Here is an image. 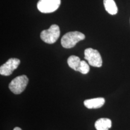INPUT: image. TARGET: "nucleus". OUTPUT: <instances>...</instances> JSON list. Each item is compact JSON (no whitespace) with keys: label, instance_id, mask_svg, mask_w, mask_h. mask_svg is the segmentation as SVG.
I'll list each match as a JSON object with an SVG mask.
<instances>
[{"label":"nucleus","instance_id":"obj_1","mask_svg":"<svg viewBox=\"0 0 130 130\" xmlns=\"http://www.w3.org/2000/svg\"><path fill=\"white\" fill-rule=\"evenodd\" d=\"M85 39V35L79 31L68 32L61 39V44L64 48H72L78 42Z\"/></svg>","mask_w":130,"mask_h":130},{"label":"nucleus","instance_id":"obj_2","mask_svg":"<svg viewBox=\"0 0 130 130\" xmlns=\"http://www.w3.org/2000/svg\"><path fill=\"white\" fill-rule=\"evenodd\" d=\"M60 35V30L58 25L53 24L48 30H43L40 33V38L43 42L49 44L55 43Z\"/></svg>","mask_w":130,"mask_h":130},{"label":"nucleus","instance_id":"obj_3","mask_svg":"<svg viewBox=\"0 0 130 130\" xmlns=\"http://www.w3.org/2000/svg\"><path fill=\"white\" fill-rule=\"evenodd\" d=\"M28 83V78L26 75H21L14 78L9 84V87L14 94L19 95L23 92Z\"/></svg>","mask_w":130,"mask_h":130},{"label":"nucleus","instance_id":"obj_4","mask_svg":"<svg viewBox=\"0 0 130 130\" xmlns=\"http://www.w3.org/2000/svg\"><path fill=\"white\" fill-rule=\"evenodd\" d=\"M61 4V0H39L37 7L40 12L43 13H53L58 9Z\"/></svg>","mask_w":130,"mask_h":130},{"label":"nucleus","instance_id":"obj_5","mask_svg":"<svg viewBox=\"0 0 130 130\" xmlns=\"http://www.w3.org/2000/svg\"><path fill=\"white\" fill-rule=\"evenodd\" d=\"M84 58L88 61L90 66L97 68L101 67L102 60L98 50L90 48L86 49L84 51Z\"/></svg>","mask_w":130,"mask_h":130},{"label":"nucleus","instance_id":"obj_6","mask_svg":"<svg viewBox=\"0 0 130 130\" xmlns=\"http://www.w3.org/2000/svg\"><path fill=\"white\" fill-rule=\"evenodd\" d=\"M21 61L18 58H11L0 67V74L4 76H9L20 64Z\"/></svg>","mask_w":130,"mask_h":130},{"label":"nucleus","instance_id":"obj_7","mask_svg":"<svg viewBox=\"0 0 130 130\" xmlns=\"http://www.w3.org/2000/svg\"><path fill=\"white\" fill-rule=\"evenodd\" d=\"M105 104V99L104 98H96L86 100L84 101V104L86 107L89 109H96L101 108Z\"/></svg>","mask_w":130,"mask_h":130},{"label":"nucleus","instance_id":"obj_8","mask_svg":"<svg viewBox=\"0 0 130 130\" xmlns=\"http://www.w3.org/2000/svg\"><path fill=\"white\" fill-rule=\"evenodd\" d=\"M95 127L96 130H108L111 127V121L109 119L101 118L96 121Z\"/></svg>","mask_w":130,"mask_h":130},{"label":"nucleus","instance_id":"obj_9","mask_svg":"<svg viewBox=\"0 0 130 130\" xmlns=\"http://www.w3.org/2000/svg\"><path fill=\"white\" fill-rule=\"evenodd\" d=\"M104 6L105 10L111 15H115L118 12V9L114 0H104Z\"/></svg>","mask_w":130,"mask_h":130},{"label":"nucleus","instance_id":"obj_10","mask_svg":"<svg viewBox=\"0 0 130 130\" xmlns=\"http://www.w3.org/2000/svg\"><path fill=\"white\" fill-rule=\"evenodd\" d=\"M80 63V58L77 56H71L68 59V64L69 65V67L76 71H78Z\"/></svg>","mask_w":130,"mask_h":130},{"label":"nucleus","instance_id":"obj_11","mask_svg":"<svg viewBox=\"0 0 130 130\" xmlns=\"http://www.w3.org/2000/svg\"><path fill=\"white\" fill-rule=\"evenodd\" d=\"M90 71V68L88 63H87L85 61H81L80 66L78 69V72H81L83 74H87Z\"/></svg>","mask_w":130,"mask_h":130},{"label":"nucleus","instance_id":"obj_12","mask_svg":"<svg viewBox=\"0 0 130 130\" xmlns=\"http://www.w3.org/2000/svg\"><path fill=\"white\" fill-rule=\"evenodd\" d=\"M13 130H22L21 128H20L19 127H15L13 129Z\"/></svg>","mask_w":130,"mask_h":130}]
</instances>
